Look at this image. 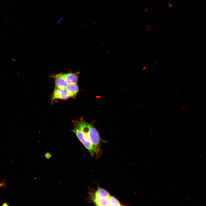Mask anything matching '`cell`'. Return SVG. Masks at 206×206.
I'll use <instances>...</instances> for the list:
<instances>
[{"mask_svg": "<svg viewBox=\"0 0 206 206\" xmlns=\"http://www.w3.org/2000/svg\"><path fill=\"white\" fill-rule=\"evenodd\" d=\"M79 72L62 74L68 84H77Z\"/></svg>", "mask_w": 206, "mask_h": 206, "instance_id": "obj_6", "label": "cell"}, {"mask_svg": "<svg viewBox=\"0 0 206 206\" xmlns=\"http://www.w3.org/2000/svg\"><path fill=\"white\" fill-rule=\"evenodd\" d=\"M66 89L68 98H75L79 91L77 84H68Z\"/></svg>", "mask_w": 206, "mask_h": 206, "instance_id": "obj_7", "label": "cell"}, {"mask_svg": "<svg viewBox=\"0 0 206 206\" xmlns=\"http://www.w3.org/2000/svg\"><path fill=\"white\" fill-rule=\"evenodd\" d=\"M168 5H169V7H172V5L171 4H169Z\"/></svg>", "mask_w": 206, "mask_h": 206, "instance_id": "obj_10", "label": "cell"}, {"mask_svg": "<svg viewBox=\"0 0 206 206\" xmlns=\"http://www.w3.org/2000/svg\"><path fill=\"white\" fill-rule=\"evenodd\" d=\"M87 201L95 206H109L110 195L109 192L98 185L96 190L89 188Z\"/></svg>", "mask_w": 206, "mask_h": 206, "instance_id": "obj_2", "label": "cell"}, {"mask_svg": "<svg viewBox=\"0 0 206 206\" xmlns=\"http://www.w3.org/2000/svg\"><path fill=\"white\" fill-rule=\"evenodd\" d=\"M109 206H130L128 204L124 205L121 203L115 197L110 195L109 199Z\"/></svg>", "mask_w": 206, "mask_h": 206, "instance_id": "obj_8", "label": "cell"}, {"mask_svg": "<svg viewBox=\"0 0 206 206\" xmlns=\"http://www.w3.org/2000/svg\"><path fill=\"white\" fill-rule=\"evenodd\" d=\"M74 126L79 128L95 149L96 156L99 157L101 153V144L102 142L99 134L95 128L82 119L74 121Z\"/></svg>", "mask_w": 206, "mask_h": 206, "instance_id": "obj_1", "label": "cell"}, {"mask_svg": "<svg viewBox=\"0 0 206 206\" xmlns=\"http://www.w3.org/2000/svg\"><path fill=\"white\" fill-rule=\"evenodd\" d=\"M54 79L55 86L58 88L66 89L68 84L62 75V73L52 76Z\"/></svg>", "mask_w": 206, "mask_h": 206, "instance_id": "obj_5", "label": "cell"}, {"mask_svg": "<svg viewBox=\"0 0 206 206\" xmlns=\"http://www.w3.org/2000/svg\"><path fill=\"white\" fill-rule=\"evenodd\" d=\"M5 185V183H0V187H2L4 186Z\"/></svg>", "mask_w": 206, "mask_h": 206, "instance_id": "obj_9", "label": "cell"}, {"mask_svg": "<svg viewBox=\"0 0 206 206\" xmlns=\"http://www.w3.org/2000/svg\"><path fill=\"white\" fill-rule=\"evenodd\" d=\"M72 131L75 134L78 139L88 150L92 156H93L96 152L92 144L88 140L84 134L78 128L74 126Z\"/></svg>", "mask_w": 206, "mask_h": 206, "instance_id": "obj_3", "label": "cell"}, {"mask_svg": "<svg viewBox=\"0 0 206 206\" xmlns=\"http://www.w3.org/2000/svg\"><path fill=\"white\" fill-rule=\"evenodd\" d=\"M68 98L66 89L55 87L52 98V101L56 99L66 100Z\"/></svg>", "mask_w": 206, "mask_h": 206, "instance_id": "obj_4", "label": "cell"}]
</instances>
